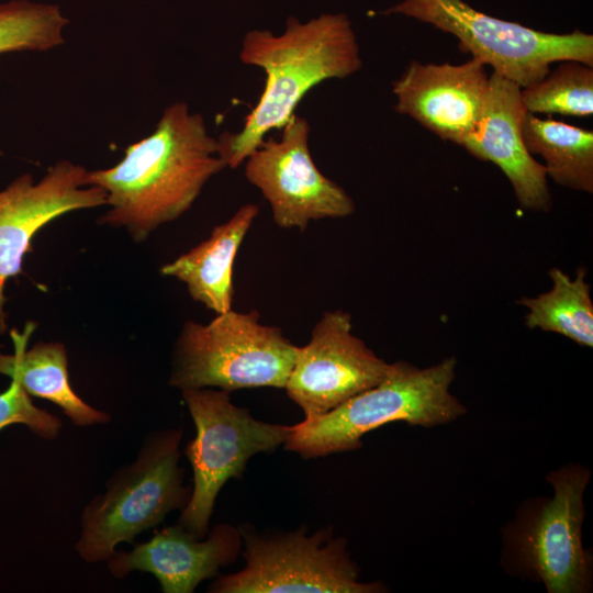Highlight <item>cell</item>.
<instances>
[{
  "mask_svg": "<svg viewBox=\"0 0 593 593\" xmlns=\"http://www.w3.org/2000/svg\"><path fill=\"white\" fill-rule=\"evenodd\" d=\"M383 14L405 15L456 36L472 57L521 88L541 80L557 61L593 66L592 34L534 30L488 15L463 0H400Z\"/></svg>",
  "mask_w": 593,
  "mask_h": 593,
  "instance_id": "8992f818",
  "label": "cell"
},
{
  "mask_svg": "<svg viewBox=\"0 0 593 593\" xmlns=\"http://www.w3.org/2000/svg\"><path fill=\"white\" fill-rule=\"evenodd\" d=\"M225 168L203 115L177 101L164 110L152 134L125 149L121 161L88 170L87 184L107 192L109 209L98 224L122 228L139 244L184 214Z\"/></svg>",
  "mask_w": 593,
  "mask_h": 593,
  "instance_id": "6da1fadb",
  "label": "cell"
},
{
  "mask_svg": "<svg viewBox=\"0 0 593 593\" xmlns=\"http://www.w3.org/2000/svg\"><path fill=\"white\" fill-rule=\"evenodd\" d=\"M258 213L257 204L242 205L230 220L214 226L205 240L164 265L160 273L183 282L191 299L215 314L231 310L235 258Z\"/></svg>",
  "mask_w": 593,
  "mask_h": 593,
  "instance_id": "2e32d148",
  "label": "cell"
},
{
  "mask_svg": "<svg viewBox=\"0 0 593 593\" xmlns=\"http://www.w3.org/2000/svg\"><path fill=\"white\" fill-rule=\"evenodd\" d=\"M11 332L15 350L0 351V373L15 380L30 395L47 400L63 411L70 422L80 427L107 424L111 415L85 402L71 388L67 349L59 342H37L25 348L29 334Z\"/></svg>",
  "mask_w": 593,
  "mask_h": 593,
  "instance_id": "e0dca14e",
  "label": "cell"
},
{
  "mask_svg": "<svg viewBox=\"0 0 593 593\" xmlns=\"http://www.w3.org/2000/svg\"><path fill=\"white\" fill-rule=\"evenodd\" d=\"M12 424H23L48 440L55 439L61 429L60 418L35 406L15 380H11L9 388L0 393V430Z\"/></svg>",
  "mask_w": 593,
  "mask_h": 593,
  "instance_id": "7402d4cb",
  "label": "cell"
},
{
  "mask_svg": "<svg viewBox=\"0 0 593 593\" xmlns=\"http://www.w3.org/2000/svg\"><path fill=\"white\" fill-rule=\"evenodd\" d=\"M246 564L240 571L215 580L213 593H378L379 582L359 580L343 538L331 529L313 535L306 528L289 534L260 536L239 528Z\"/></svg>",
  "mask_w": 593,
  "mask_h": 593,
  "instance_id": "ba28073f",
  "label": "cell"
},
{
  "mask_svg": "<svg viewBox=\"0 0 593 593\" xmlns=\"http://www.w3.org/2000/svg\"><path fill=\"white\" fill-rule=\"evenodd\" d=\"M523 138L544 160L546 175L560 186L593 192V132L527 112Z\"/></svg>",
  "mask_w": 593,
  "mask_h": 593,
  "instance_id": "ac0fdd59",
  "label": "cell"
},
{
  "mask_svg": "<svg viewBox=\"0 0 593 593\" xmlns=\"http://www.w3.org/2000/svg\"><path fill=\"white\" fill-rule=\"evenodd\" d=\"M87 174L83 166L63 159L41 180L25 172L0 191V336L9 329L5 284L22 272L36 233L66 213L107 205V192L88 186Z\"/></svg>",
  "mask_w": 593,
  "mask_h": 593,
  "instance_id": "7c38bea8",
  "label": "cell"
},
{
  "mask_svg": "<svg viewBox=\"0 0 593 593\" xmlns=\"http://www.w3.org/2000/svg\"><path fill=\"white\" fill-rule=\"evenodd\" d=\"M182 429L147 434L134 461L107 481L105 491L83 508L75 548L86 562H107L121 542L158 526L175 510H183L191 491L179 466Z\"/></svg>",
  "mask_w": 593,
  "mask_h": 593,
  "instance_id": "277c9868",
  "label": "cell"
},
{
  "mask_svg": "<svg viewBox=\"0 0 593 593\" xmlns=\"http://www.w3.org/2000/svg\"><path fill=\"white\" fill-rule=\"evenodd\" d=\"M242 547L239 529L228 524L213 527L208 538L194 537L179 524L155 533L130 551H116L107 561L112 575L122 579L133 571L152 573L164 593H191L199 583L231 564Z\"/></svg>",
  "mask_w": 593,
  "mask_h": 593,
  "instance_id": "5bb4252c",
  "label": "cell"
},
{
  "mask_svg": "<svg viewBox=\"0 0 593 593\" xmlns=\"http://www.w3.org/2000/svg\"><path fill=\"white\" fill-rule=\"evenodd\" d=\"M457 360L418 368L406 361L390 363L374 387L350 398L329 412L293 425L284 448L302 458L324 457L361 447V437L393 422L434 427L450 423L467 409L450 392Z\"/></svg>",
  "mask_w": 593,
  "mask_h": 593,
  "instance_id": "3957f363",
  "label": "cell"
},
{
  "mask_svg": "<svg viewBox=\"0 0 593 593\" xmlns=\"http://www.w3.org/2000/svg\"><path fill=\"white\" fill-rule=\"evenodd\" d=\"M521 90L494 72L489 77L478 126L463 148L478 159L492 161L504 172L521 206L548 211L551 198L545 167L529 154L523 138L527 110Z\"/></svg>",
  "mask_w": 593,
  "mask_h": 593,
  "instance_id": "9a60e30c",
  "label": "cell"
},
{
  "mask_svg": "<svg viewBox=\"0 0 593 593\" xmlns=\"http://www.w3.org/2000/svg\"><path fill=\"white\" fill-rule=\"evenodd\" d=\"M488 80L485 65L474 57L461 65L413 60L392 83L394 110L463 147L478 126Z\"/></svg>",
  "mask_w": 593,
  "mask_h": 593,
  "instance_id": "4fadbf2b",
  "label": "cell"
},
{
  "mask_svg": "<svg viewBox=\"0 0 593 593\" xmlns=\"http://www.w3.org/2000/svg\"><path fill=\"white\" fill-rule=\"evenodd\" d=\"M590 471L566 466L547 475L553 495L522 518L511 536L518 564L549 593L586 592L592 558L582 545L583 495Z\"/></svg>",
  "mask_w": 593,
  "mask_h": 593,
  "instance_id": "30bf717a",
  "label": "cell"
},
{
  "mask_svg": "<svg viewBox=\"0 0 593 593\" xmlns=\"http://www.w3.org/2000/svg\"><path fill=\"white\" fill-rule=\"evenodd\" d=\"M195 426V436L184 454L193 470V488L178 523L194 537L209 533L216 496L231 478L239 477L248 460L283 445L293 425L270 424L254 418L232 403L230 392L203 388L181 391Z\"/></svg>",
  "mask_w": 593,
  "mask_h": 593,
  "instance_id": "52a82bcc",
  "label": "cell"
},
{
  "mask_svg": "<svg viewBox=\"0 0 593 593\" xmlns=\"http://www.w3.org/2000/svg\"><path fill=\"white\" fill-rule=\"evenodd\" d=\"M239 59L264 70V91L237 132H223L217 150L234 169L272 130H281L305 94L329 79H344L362 67L360 48L345 13H324L307 22L288 18L283 32L251 30Z\"/></svg>",
  "mask_w": 593,
  "mask_h": 593,
  "instance_id": "7a4b0ae2",
  "label": "cell"
},
{
  "mask_svg": "<svg viewBox=\"0 0 593 593\" xmlns=\"http://www.w3.org/2000/svg\"><path fill=\"white\" fill-rule=\"evenodd\" d=\"M298 348L255 310L231 309L206 324L190 320L174 345L169 384L181 391L284 389Z\"/></svg>",
  "mask_w": 593,
  "mask_h": 593,
  "instance_id": "5b68a950",
  "label": "cell"
},
{
  "mask_svg": "<svg viewBox=\"0 0 593 593\" xmlns=\"http://www.w3.org/2000/svg\"><path fill=\"white\" fill-rule=\"evenodd\" d=\"M521 93L529 113L589 116L593 113V66L563 60Z\"/></svg>",
  "mask_w": 593,
  "mask_h": 593,
  "instance_id": "44dd1931",
  "label": "cell"
},
{
  "mask_svg": "<svg viewBox=\"0 0 593 593\" xmlns=\"http://www.w3.org/2000/svg\"><path fill=\"white\" fill-rule=\"evenodd\" d=\"M281 130L279 139L267 135L243 164L247 181L268 202L276 225L304 231L312 221L353 214L351 197L312 158L309 121L293 114Z\"/></svg>",
  "mask_w": 593,
  "mask_h": 593,
  "instance_id": "9c48e42d",
  "label": "cell"
},
{
  "mask_svg": "<svg viewBox=\"0 0 593 593\" xmlns=\"http://www.w3.org/2000/svg\"><path fill=\"white\" fill-rule=\"evenodd\" d=\"M68 19L58 4L13 0L0 4V54L45 52L64 44Z\"/></svg>",
  "mask_w": 593,
  "mask_h": 593,
  "instance_id": "ffe728a7",
  "label": "cell"
},
{
  "mask_svg": "<svg viewBox=\"0 0 593 593\" xmlns=\"http://www.w3.org/2000/svg\"><path fill=\"white\" fill-rule=\"evenodd\" d=\"M389 368L354 335L350 313L327 311L314 325L309 343L298 348L284 389L305 418H313L378 384Z\"/></svg>",
  "mask_w": 593,
  "mask_h": 593,
  "instance_id": "8fae6325",
  "label": "cell"
},
{
  "mask_svg": "<svg viewBox=\"0 0 593 593\" xmlns=\"http://www.w3.org/2000/svg\"><path fill=\"white\" fill-rule=\"evenodd\" d=\"M585 275V269L579 268L571 279L559 268L550 269L552 287L549 291L517 301L527 309L526 326L557 333L581 346L593 347V303Z\"/></svg>",
  "mask_w": 593,
  "mask_h": 593,
  "instance_id": "d6986e66",
  "label": "cell"
}]
</instances>
